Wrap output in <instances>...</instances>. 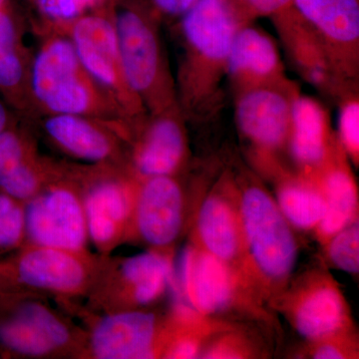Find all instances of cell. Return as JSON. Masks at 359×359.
Listing matches in <instances>:
<instances>
[{
	"label": "cell",
	"instance_id": "obj_1",
	"mask_svg": "<svg viewBox=\"0 0 359 359\" xmlns=\"http://www.w3.org/2000/svg\"><path fill=\"white\" fill-rule=\"evenodd\" d=\"M245 23L231 0H197L179 18L183 50L175 81L186 119L214 107L233 37Z\"/></svg>",
	"mask_w": 359,
	"mask_h": 359
},
{
	"label": "cell",
	"instance_id": "obj_2",
	"mask_svg": "<svg viewBox=\"0 0 359 359\" xmlns=\"http://www.w3.org/2000/svg\"><path fill=\"white\" fill-rule=\"evenodd\" d=\"M32 25L40 36L30 70V95L37 119L45 115H81L128 125L85 69L67 34Z\"/></svg>",
	"mask_w": 359,
	"mask_h": 359
},
{
	"label": "cell",
	"instance_id": "obj_3",
	"mask_svg": "<svg viewBox=\"0 0 359 359\" xmlns=\"http://www.w3.org/2000/svg\"><path fill=\"white\" fill-rule=\"evenodd\" d=\"M114 21L125 77L147 114L178 104L176 81L161 37L162 18L150 2L120 0Z\"/></svg>",
	"mask_w": 359,
	"mask_h": 359
},
{
	"label": "cell",
	"instance_id": "obj_4",
	"mask_svg": "<svg viewBox=\"0 0 359 359\" xmlns=\"http://www.w3.org/2000/svg\"><path fill=\"white\" fill-rule=\"evenodd\" d=\"M114 11L115 7L86 14L54 29L67 34L82 65L116 104L132 132L145 119L147 112L125 77Z\"/></svg>",
	"mask_w": 359,
	"mask_h": 359
},
{
	"label": "cell",
	"instance_id": "obj_5",
	"mask_svg": "<svg viewBox=\"0 0 359 359\" xmlns=\"http://www.w3.org/2000/svg\"><path fill=\"white\" fill-rule=\"evenodd\" d=\"M238 211L243 248L252 269L269 287H282L292 275L297 256L289 222L259 186L245 189Z\"/></svg>",
	"mask_w": 359,
	"mask_h": 359
},
{
	"label": "cell",
	"instance_id": "obj_6",
	"mask_svg": "<svg viewBox=\"0 0 359 359\" xmlns=\"http://www.w3.org/2000/svg\"><path fill=\"white\" fill-rule=\"evenodd\" d=\"M25 237L34 245L81 252L88 241L84 205L66 185L51 186L27 201Z\"/></svg>",
	"mask_w": 359,
	"mask_h": 359
},
{
	"label": "cell",
	"instance_id": "obj_7",
	"mask_svg": "<svg viewBox=\"0 0 359 359\" xmlns=\"http://www.w3.org/2000/svg\"><path fill=\"white\" fill-rule=\"evenodd\" d=\"M292 7L325 46L339 77L355 85L359 65V0H294Z\"/></svg>",
	"mask_w": 359,
	"mask_h": 359
},
{
	"label": "cell",
	"instance_id": "obj_8",
	"mask_svg": "<svg viewBox=\"0 0 359 359\" xmlns=\"http://www.w3.org/2000/svg\"><path fill=\"white\" fill-rule=\"evenodd\" d=\"M299 92L289 79L237 92L235 118L238 131L259 150L282 148L287 143L292 103Z\"/></svg>",
	"mask_w": 359,
	"mask_h": 359
},
{
	"label": "cell",
	"instance_id": "obj_9",
	"mask_svg": "<svg viewBox=\"0 0 359 359\" xmlns=\"http://www.w3.org/2000/svg\"><path fill=\"white\" fill-rule=\"evenodd\" d=\"M185 116L179 104L147 114L133 130L135 171L142 178L172 176L183 166L187 158Z\"/></svg>",
	"mask_w": 359,
	"mask_h": 359
},
{
	"label": "cell",
	"instance_id": "obj_10",
	"mask_svg": "<svg viewBox=\"0 0 359 359\" xmlns=\"http://www.w3.org/2000/svg\"><path fill=\"white\" fill-rule=\"evenodd\" d=\"M33 50L26 25L13 0L0 6V98L15 114L36 120L30 95Z\"/></svg>",
	"mask_w": 359,
	"mask_h": 359
},
{
	"label": "cell",
	"instance_id": "obj_11",
	"mask_svg": "<svg viewBox=\"0 0 359 359\" xmlns=\"http://www.w3.org/2000/svg\"><path fill=\"white\" fill-rule=\"evenodd\" d=\"M42 129L68 155L91 164H105L119 152L120 138L131 134L128 125L81 115H45Z\"/></svg>",
	"mask_w": 359,
	"mask_h": 359
},
{
	"label": "cell",
	"instance_id": "obj_12",
	"mask_svg": "<svg viewBox=\"0 0 359 359\" xmlns=\"http://www.w3.org/2000/svg\"><path fill=\"white\" fill-rule=\"evenodd\" d=\"M280 33L292 65L306 82L334 96L355 88L346 83L332 65L320 40L294 7L271 18Z\"/></svg>",
	"mask_w": 359,
	"mask_h": 359
},
{
	"label": "cell",
	"instance_id": "obj_13",
	"mask_svg": "<svg viewBox=\"0 0 359 359\" xmlns=\"http://www.w3.org/2000/svg\"><path fill=\"white\" fill-rule=\"evenodd\" d=\"M226 78L236 93L287 80L282 56L273 37L252 22L241 26L229 53Z\"/></svg>",
	"mask_w": 359,
	"mask_h": 359
},
{
	"label": "cell",
	"instance_id": "obj_14",
	"mask_svg": "<svg viewBox=\"0 0 359 359\" xmlns=\"http://www.w3.org/2000/svg\"><path fill=\"white\" fill-rule=\"evenodd\" d=\"M70 332L50 309L26 302L0 318V346L20 355H48L69 342Z\"/></svg>",
	"mask_w": 359,
	"mask_h": 359
},
{
	"label": "cell",
	"instance_id": "obj_15",
	"mask_svg": "<svg viewBox=\"0 0 359 359\" xmlns=\"http://www.w3.org/2000/svg\"><path fill=\"white\" fill-rule=\"evenodd\" d=\"M139 233L154 247H167L178 238L183 223V194L172 176L143 178L136 197Z\"/></svg>",
	"mask_w": 359,
	"mask_h": 359
},
{
	"label": "cell",
	"instance_id": "obj_16",
	"mask_svg": "<svg viewBox=\"0 0 359 359\" xmlns=\"http://www.w3.org/2000/svg\"><path fill=\"white\" fill-rule=\"evenodd\" d=\"M55 174L51 165L39 158L32 137L14 118L0 134V192L27 202Z\"/></svg>",
	"mask_w": 359,
	"mask_h": 359
},
{
	"label": "cell",
	"instance_id": "obj_17",
	"mask_svg": "<svg viewBox=\"0 0 359 359\" xmlns=\"http://www.w3.org/2000/svg\"><path fill=\"white\" fill-rule=\"evenodd\" d=\"M157 320L154 314L132 311L110 314L97 323L91 335L96 358H154Z\"/></svg>",
	"mask_w": 359,
	"mask_h": 359
},
{
	"label": "cell",
	"instance_id": "obj_18",
	"mask_svg": "<svg viewBox=\"0 0 359 359\" xmlns=\"http://www.w3.org/2000/svg\"><path fill=\"white\" fill-rule=\"evenodd\" d=\"M180 290L200 313H219L230 306L235 285L228 264L205 250H184L179 264Z\"/></svg>",
	"mask_w": 359,
	"mask_h": 359
},
{
	"label": "cell",
	"instance_id": "obj_19",
	"mask_svg": "<svg viewBox=\"0 0 359 359\" xmlns=\"http://www.w3.org/2000/svg\"><path fill=\"white\" fill-rule=\"evenodd\" d=\"M13 273L28 287L61 294L79 292L88 278L86 264L78 252L39 245L18 257Z\"/></svg>",
	"mask_w": 359,
	"mask_h": 359
},
{
	"label": "cell",
	"instance_id": "obj_20",
	"mask_svg": "<svg viewBox=\"0 0 359 359\" xmlns=\"http://www.w3.org/2000/svg\"><path fill=\"white\" fill-rule=\"evenodd\" d=\"M287 144L295 162L306 170L318 171L334 155L330 115L320 101L297 94Z\"/></svg>",
	"mask_w": 359,
	"mask_h": 359
},
{
	"label": "cell",
	"instance_id": "obj_21",
	"mask_svg": "<svg viewBox=\"0 0 359 359\" xmlns=\"http://www.w3.org/2000/svg\"><path fill=\"white\" fill-rule=\"evenodd\" d=\"M295 330L318 341L344 332L348 323L346 302L334 283L320 280L302 290L292 308Z\"/></svg>",
	"mask_w": 359,
	"mask_h": 359
},
{
	"label": "cell",
	"instance_id": "obj_22",
	"mask_svg": "<svg viewBox=\"0 0 359 359\" xmlns=\"http://www.w3.org/2000/svg\"><path fill=\"white\" fill-rule=\"evenodd\" d=\"M131 191L120 180H99L85 196L84 212L88 237L106 249L121 236L131 212Z\"/></svg>",
	"mask_w": 359,
	"mask_h": 359
},
{
	"label": "cell",
	"instance_id": "obj_23",
	"mask_svg": "<svg viewBox=\"0 0 359 359\" xmlns=\"http://www.w3.org/2000/svg\"><path fill=\"white\" fill-rule=\"evenodd\" d=\"M318 171L327 212L316 229L321 240L327 242L354 221L358 209V189L353 175L342 161L334 157V153Z\"/></svg>",
	"mask_w": 359,
	"mask_h": 359
},
{
	"label": "cell",
	"instance_id": "obj_24",
	"mask_svg": "<svg viewBox=\"0 0 359 359\" xmlns=\"http://www.w3.org/2000/svg\"><path fill=\"white\" fill-rule=\"evenodd\" d=\"M198 233L205 252L226 264L243 249L238 211L223 196H210L201 205Z\"/></svg>",
	"mask_w": 359,
	"mask_h": 359
},
{
	"label": "cell",
	"instance_id": "obj_25",
	"mask_svg": "<svg viewBox=\"0 0 359 359\" xmlns=\"http://www.w3.org/2000/svg\"><path fill=\"white\" fill-rule=\"evenodd\" d=\"M121 276L133 301L145 306L165 292L173 278V266L168 257L158 252H142L123 262Z\"/></svg>",
	"mask_w": 359,
	"mask_h": 359
},
{
	"label": "cell",
	"instance_id": "obj_26",
	"mask_svg": "<svg viewBox=\"0 0 359 359\" xmlns=\"http://www.w3.org/2000/svg\"><path fill=\"white\" fill-rule=\"evenodd\" d=\"M278 205L290 224L302 230L318 228L327 212L320 189L301 182H290L280 187Z\"/></svg>",
	"mask_w": 359,
	"mask_h": 359
},
{
	"label": "cell",
	"instance_id": "obj_27",
	"mask_svg": "<svg viewBox=\"0 0 359 359\" xmlns=\"http://www.w3.org/2000/svg\"><path fill=\"white\" fill-rule=\"evenodd\" d=\"M34 13L33 22L60 28L86 14L114 8L120 0H25Z\"/></svg>",
	"mask_w": 359,
	"mask_h": 359
},
{
	"label": "cell",
	"instance_id": "obj_28",
	"mask_svg": "<svg viewBox=\"0 0 359 359\" xmlns=\"http://www.w3.org/2000/svg\"><path fill=\"white\" fill-rule=\"evenodd\" d=\"M341 98L339 111L340 148L356 165L359 160V99L355 89L349 90Z\"/></svg>",
	"mask_w": 359,
	"mask_h": 359
},
{
	"label": "cell",
	"instance_id": "obj_29",
	"mask_svg": "<svg viewBox=\"0 0 359 359\" xmlns=\"http://www.w3.org/2000/svg\"><path fill=\"white\" fill-rule=\"evenodd\" d=\"M327 254L335 268L349 273L359 271V226L353 221L327 241Z\"/></svg>",
	"mask_w": 359,
	"mask_h": 359
},
{
	"label": "cell",
	"instance_id": "obj_30",
	"mask_svg": "<svg viewBox=\"0 0 359 359\" xmlns=\"http://www.w3.org/2000/svg\"><path fill=\"white\" fill-rule=\"evenodd\" d=\"M25 237V207L20 201L0 192V252L18 247Z\"/></svg>",
	"mask_w": 359,
	"mask_h": 359
},
{
	"label": "cell",
	"instance_id": "obj_31",
	"mask_svg": "<svg viewBox=\"0 0 359 359\" xmlns=\"http://www.w3.org/2000/svg\"><path fill=\"white\" fill-rule=\"evenodd\" d=\"M247 22L257 18H273L292 6L294 0H231Z\"/></svg>",
	"mask_w": 359,
	"mask_h": 359
},
{
	"label": "cell",
	"instance_id": "obj_32",
	"mask_svg": "<svg viewBox=\"0 0 359 359\" xmlns=\"http://www.w3.org/2000/svg\"><path fill=\"white\" fill-rule=\"evenodd\" d=\"M162 20H179L197 0H148Z\"/></svg>",
	"mask_w": 359,
	"mask_h": 359
},
{
	"label": "cell",
	"instance_id": "obj_33",
	"mask_svg": "<svg viewBox=\"0 0 359 359\" xmlns=\"http://www.w3.org/2000/svg\"><path fill=\"white\" fill-rule=\"evenodd\" d=\"M318 346L313 349V358L316 359H339L348 358V351L344 344L337 339H328L318 340Z\"/></svg>",
	"mask_w": 359,
	"mask_h": 359
},
{
	"label": "cell",
	"instance_id": "obj_34",
	"mask_svg": "<svg viewBox=\"0 0 359 359\" xmlns=\"http://www.w3.org/2000/svg\"><path fill=\"white\" fill-rule=\"evenodd\" d=\"M199 346L196 339H182L170 347L167 355L170 358H194L197 356Z\"/></svg>",
	"mask_w": 359,
	"mask_h": 359
},
{
	"label": "cell",
	"instance_id": "obj_35",
	"mask_svg": "<svg viewBox=\"0 0 359 359\" xmlns=\"http://www.w3.org/2000/svg\"><path fill=\"white\" fill-rule=\"evenodd\" d=\"M13 112V111L9 108V106L2 100V98H0V134L9 126V124L15 118Z\"/></svg>",
	"mask_w": 359,
	"mask_h": 359
},
{
	"label": "cell",
	"instance_id": "obj_36",
	"mask_svg": "<svg viewBox=\"0 0 359 359\" xmlns=\"http://www.w3.org/2000/svg\"><path fill=\"white\" fill-rule=\"evenodd\" d=\"M6 0H0V6H1L2 4H4V2H6Z\"/></svg>",
	"mask_w": 359,
	"mask_h": 359
}]
</instances>
